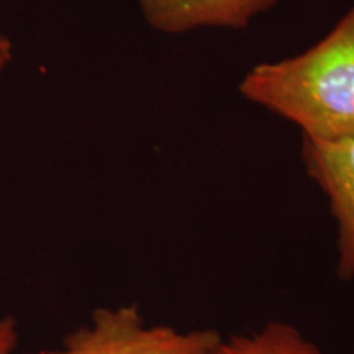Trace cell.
<instances>
[{
  "instance_id": "cell-1",
  "label": "cell",
  "mask_w": 354,
  "mask_h": 354,
  "mask_svg": "<svg viewBox=\"0 0 354 354\" xmlns=\"http://www.w3.org/2000/svg\"><path fill=\"white\" fill-rule=\"evenodd\" d=\"M240 92L297 125L305 138L354 136V6L312 48L254 66Z\"/></svg>"
},
{
  "instance_id": "cell-2",
  "label": "cell",
  "mask_w": 354,
  "mask_h": 354,
  "mask_svg": "<svg viewBox=\"0 0 354 354\" xmlns=\"http://www.w3.org/2000/svg\"><path fill=\"white\" fill-rule=\"evenodd\" d=\"M218 339V331L209 328L153 325L131 304L97 308L59 348L38 354H207Z\"/></svg>"
},
{
  "instance_id": "cell-3",
  "label": "cell",
  "mask_w": 354,
  "mask_h": 354,
  "mask_svg": "<svg viewBox=\"0 0 354 354\" xmlns=\"http://www.w3.org/2000/svg\"><path fill=\"white\" fill-rule=\"evenodd\" d=\"M302 161L325 194L336 221V276L354 277V136L317 140L302 136Z\"/></svg>"
},
{
  "instance_id": "cell-4",
  "label": "cell",
  "mask_w": 354,
  "mask_h": 354,
  "mask_svg": "<svg viewBox=\"0 0 354 354\" xmlns=\"http://www.w3.org/2000/svg\"><path fill=\"white\" fill-rule=\"evenodd\" d=\"M279 0H138L141 13L158 32L180 35L197 28L241 30Z\"/></svg>"
},
{
  "instance_id": "cell-5",
  "label": "cell",
  "mask_w": 354,
  "mask_h": 354,
  "mask_svg": "<svg viewBox=\"0 0 354 354\" xmlns=\"http://www.w3.org/2000/svg\"><path fill=\"white\" fill-rule=\"evenodd\" d=\"M207 354H325L297 326L269 322L251 333H238L216 342Z\"/></svg>"
},
{
  "instance_id": "cell-6",
  "label": "cell",
  "mask_w": 354,
  "mask_h": 354,
  "mask_svg": "<svg viewBox=\"0 0 354 354\" xmlns=\"http://www.w3.org/2000/svg\"><path fill=\"white\" fill-rule=\"evenodd\" d=\"M19 346V323L12 315L0 317V354H15Z\"/></svg>"
},
{
  "instance_id": "cell-7",
  "label": "cell",
  "mask_w": 354,
  "mask_h": 354,
  "mask_svg": "<svg viewBox=\"0 0 354 354\" xmlns=\"http://www.w3.org/2000/svg\"><path fill=\"white\" fill-rule=\"evenodd\" d=\"M12 57V44L6 37L0 35V69L6 66Z\"/></svg>"
}]
</instances>
